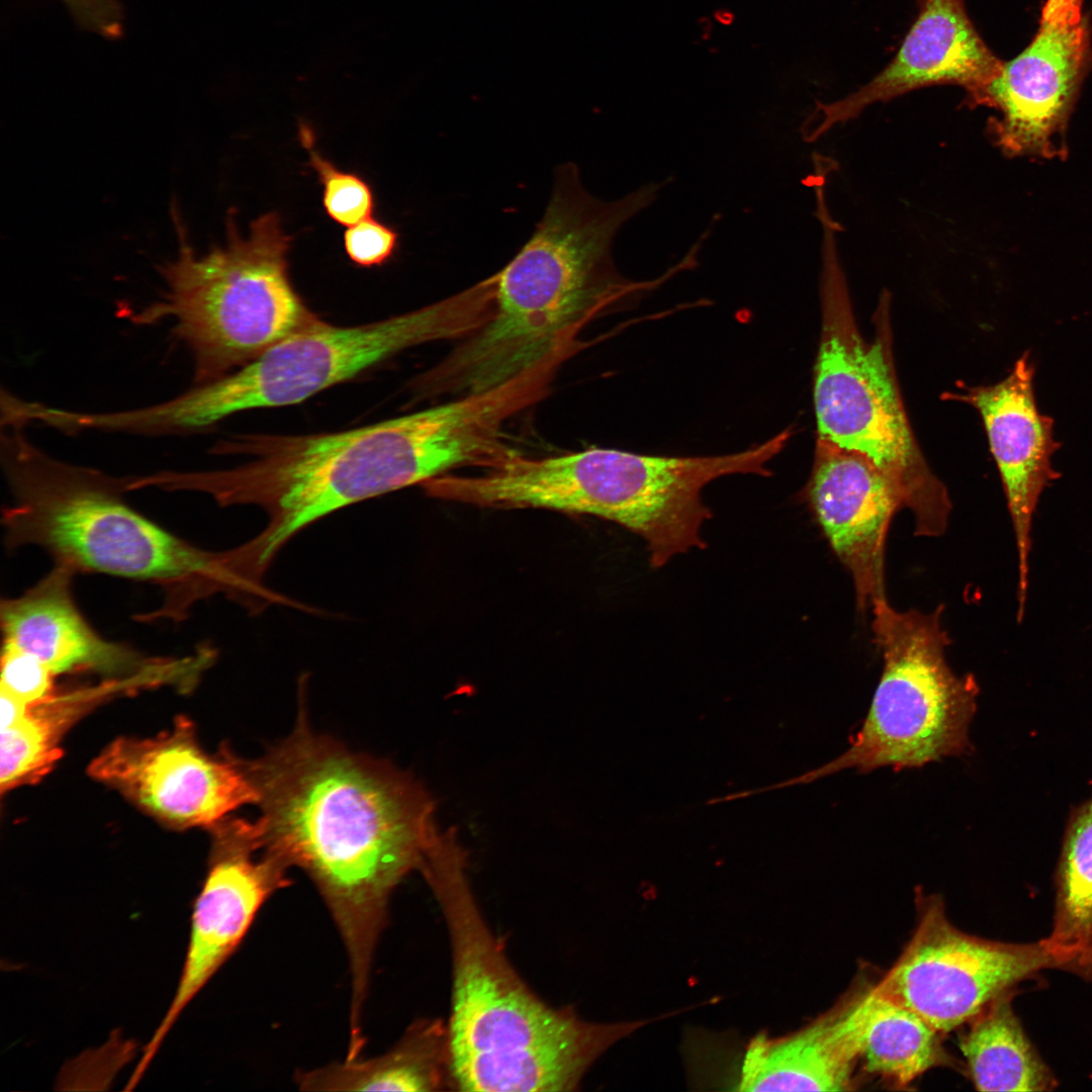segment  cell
Wrapping results in <instances>:
<instances>
[{
    "instance_id": "cell-4",
    "label": "cell",
    "mask_w": 1092,
    "mask_h": 1092,
    "mask_svg": "<svg viewBox=\"0 0 1092 1092\" xmlns=\"http://www.w3.org/2000/svg\"><path fill=\"white\" fill-rule=\"evenodd\" d=\"M212 451L248 458L210 470L206 487L220 506L266 513L267 524L246 549L268 566L291 538L326 516L460 467L466 439L456 415L438 404L340 432L238 435Z\"/></svg>"
},
{
    "instance_id": "cell-26",
    "label": "cell",
    "mask_w": 1092,
    "mask_h": 1092,
    "mask_svg": "<svg viewBox=\"0 0 1092 1092\" xmlns=\"http://www.w3.org/2000/svg\"><path fill=\"white\" fill-rule=\"evenodd\" d=\"M55 674L37 657L17 648L3 645L1 658V692L30 706L50 698L54 693Z\"/></svg>"
},
{
    "instance_id": "cell-1",
    "label": "cell",
    "mask_w": 1092,
    "mask_h": 1092,
    "mask_svg": "<svg viewBox=\"0 0 1092 1092\" xmlns=\"http://www.w3.org/2000/svg\"><path fill=\"white\" fill-rule=\"evenodd\" d=\"M246 766L263 848L314 884L348 959L350 1008L361 1012L391 895L439 831L435 801L408 772L313 732L302 701L291 734Z\"/></svg>"
},
{
    "instance_id": "cell-19",
    "label": "cell",
    "mask_w": 1092,
    "mask_h": 1092,
    "mask_svg": "<svg viewBox=\"0 0 1092 1092\" xmlns=\"http://www.w3.org/2000/svg\"><path fill=\"white\" fill-rule=\"evenodd\" d=\"M867 989L850 993L791 1033L781 1036L756 1033L731 1060L720 1083L736 1091L851 1089L860 1060Z\"/></svg>"
},
{
    "instance_id": "cell-3",
    "label": "cell",
    "mask_w": 1092,
    "mask_h": 1092,
    "mask_svg": "<svg viewBox=\"0 0 1092 1092\" xmlns=\"http://www.w3.org/2000/svg\"><path fill=\"white\" fill-rule=\"evenodd\" d=\"M456 832L429 849L420 873L444 916L452 957L447 1021L454 1089L576 1090L600 1057L650 1020L594 1022L542 1000L486 923Z\"/></svg>"
},
{
    "instance_id": "cell-25",
    "label": "cell",
    "mask_w": 1092,
    "mask_h": 1092,
    "mask_svg": "<svg viewBox=\"0 0 1092 1092\" xmlns=\"http://www.w3.org/2000/svg\"><path fill=\"white\" fill-rule=\"evenodd\" d=\"M298 133L323 186V205L330 218L349 228L373 216L374 193L367 181L356 173L338 169L323 157L314 147V134L308 125L300 123Z\"/></svg>"
},
{
    "instance_id": "cell-5",
    "label": "cell",
    "mask_w": 1092,
    "mask_h": 1092,
    "mask_svg": "<svg viewBox=\"0 0 1092 1092\" xmlns=\"http://www.w3.org/2000/svg\"><path fill=\"white\" fill-rule=\"evenodd\" d=\"M0 459L11 495L3 513L10 548L37 546L56 565L160 585V616L180 619L191 604L223 592L220 551L165 530L123 495L125 477L62 461L34 445L24 427H1Z\"/></svg>"
},
{
    "instance_id": "cell-11",
    "label": "cell",
    "mask_w": 1092,
    "mask_h": 1092,
    "mask_svg": "<svg viewBox=\"0 0 1092 1092\" xmlns=\"http://www.w3.org/2000/svg\"><path fill=\"white\" fill-rule=\"evenodd\" d=\"M912 936L876 984L940 1033L967 1024L988 1003L1034 973L1060 968L1042 940L1018 944L958 928L939 898L921 897Z\"/></svg>"
},
{
    "instance_id": "cell-14",
    "label": "cell",
    "mask_w": 1092,
    "mask_h": 1092,
    "mask_svg": "<svg viewBox=\"0 0 1092 1092\" xmlns=\"http://www.w3.org/2000/svg\"><path fill=\"white\" fill-rule=\"evenodd\" d=\"M1085 0H1046L1038 28L1015 58L1002 62L970 106L999 112L996 144L1010 155L1051 156L1092 66Z\"/></svg>"
},
{
    "instance_id": "cell-22",
    "label": "cell",
    "mask_w": 1092,
    "mask_h": 1092,
    "mask_svg": "<svg viewBox=\"0 0 1092 1092\" xmlns=\"http://www.w3.org/2000/svg\"><path fill=\"white\" fill-rule=\"evenodd\" d=\"M1056 887L1053 929L1041 940L1061 969L1092 981V797L1070 814Z\"/></svg>"
},
{
    "instance_id": "cell-2",
    "label": "cell",
    "mask_w": 1092,
    "mask_h": 1092,
    "mask_svg": "<svg viewBox=\"0 0 1092 1092\" xmlns=\"http://www.w3.org/2000/svg\"><path fill=\"white\" fill-rule=\"evenodd\" d=\"M663 187L652 182L604 201L587 192L574 164L560 165L533 234L496 272L491 317L419 377L423 391L459 396L497 386L583 344L579 334L593 320L680 270L676 265L657 280L634 282L612 257L619 230Z\"/></svg>"
},
{
    "instance_id": "cell-18",
    "label": "cell",
    "mask_w": 1092,
    "mask_h": 1092,
    "mask_svg": "<svg viewBox=\"0 0 1092 1092\" xmlns=\"http://www.w3.org/2000/svg\"><path fill=\"white\" fill-rule=\"evenodd\" d=\"M75 573L56 565L21 596L1 603L3 645L37 657L55 674L89 671L127 680H163L173 663L101 637L77 608Z\"/></svg>"
},
{
    "instance_id": "cell-9",
    "label": "cell",
    "mask_w": 1092,
    "mask_h": 1092,
    "mask_svg": "<svg viewBox=\"0 0 1092 1092\" xmlns=\"http://www.w3.org/2000/svg\"><path fill=\"white\" fill-rule=\"evenodd\" d=\"M475 325L474 307L460 292L370 324L337 327L324 321L233 372L139 407L135 424L147 436L187 434L240 412L300 403L406 349L463 339Z\"/></svg>"
},
{
    "instance_id": "cell-15",
    "label": "cell",
    "mask_w": 1092,
    "mask_h": 1092,
    "mask_svg": "<svg viewBox=\"0 0 1092 1092\" xmlns=\"http://www.w3.org/2000/svg\"><path fill=\"white\" fill-rule=\"evenodd\" d=\"M1002 62L970 19L964 0H922L891 62L856 91L832 103L818 104L817 118L807 138L818 139L872 104L929 86L962 87L970 106Z\"/></svg>"
},
{
    "instance_id": "cell-16",
    "label": "cell",
    "mask_w": 1092,
    "mask_h": 1092,
    "mask_svg": "<svg viewBox=\"0 0 1092 1092\" xmlns=\"http://www.w3.org/2000/svg\"><path fill=\"white\" fill-rule=\"evenodd\" d=\"M1034 374L1030 353L1025 351L1001 381L965 387L948 396L979 412L1000 473L1017 547L1018 621L1028 588L1032 518L1043 490L1061 476L1052 462L1061 444L1054 438L1053 418L1038 410Z\"/></svg>"
},
{
    "instance_id": "cell-21",
    "label": "cell",
    "mask_w": 1092,
    "mask_h": 1092,
    "mask_svg": "<svg viewBox=\"0 0 1092 1092\" xmlns=\"http://www.w3.org/2000/svg\"><path fill=\"white\" fill-rule=\"evenodd\" d=\"M1010 991L988 1003L967 1024L961 1051L980 1091H1051L1057 1081L1026 1037Z\"/></svg>"
},
{
    "instance_id": "cell-7",
    "label": "cell",
    "mask_w": 1092,
    "mask_h": 1092,
    "mask_svg": "<svg viewBox=\"0 0 1092 1092\" xmlns=\"http://www.w3.org/2000/svg\"><path fill=\"white\" fill-rule=\"evenodd\" d=\"M176 256L158 266L159 298L132 314L139 325L172 322V334L193 360L194 384L217 379L250 363L284 339L324 321L304 303L289 276L291 237L275 212L239 232L226 216V242L199 256L178 210Z\"/></svg>"
},
{
    "instance_id": "cell-6",
    "label": "cell",
    "mask_w": 1092,
    "mask_h": 1092,
    "mask_svg": "<svg viewBox=\"0 0 1092 1092\" xmlns=\"http://www.w3.org/2000/svg\"><path fill=\"white\" fill-rule=\"evenodd\" d=\"M780 432L749 449L716 456H652L592 448L544 458L523 453L471 474L466 500L495 509H546L614 522L646 544L653 568L706 542L712 513L702 491L730 474L769 475L767 463L785 447Z\"/></svg>"
},
{
    "instance_id": "cell-17",
    "label": "cell",
    "mask_w": 1092,
    "mask_h": 1092,
    "mask_svg": "<svg viewBox=\"0 0 1092 1092\" xmlns=\"http://www.w3.org/2000/svg\"><path fill=\"white\" fill-rule=\"evenodd\" d=\"M832 551L849 572L860 611L886 598L885 545L900 500L866 456L818 439L805 492Z\"/></svg>"
},
{
    "instance_id": "cell-8",
    "label": "cell",
    "mask_w": 1092,
    "mask_h": 1092,
    "mask_svg": "<svg viewBox=\"0 0 1092 1092\" xmlns=\"http://www.w3.org/2000/svg\"><path fill=\"white\" fill-rule=\"evenodd\" d=\"M822 229V327L815 367L814 405L818 439L869 458L914 519L915 535L938 537L951 504L944 484L927 465L912 433L895 374L889 291L875 312L876 334L862 338L837 252L841 225L830 215Z\"/></svg>"
},
{
    "instance_id": "cell-24",
    "label": "cell",
    "mask_w": 1092,
    "mask_h": 1092,
    "mask_svg": "<svg viewBox=\"0 0 1092 1092\" xmlns=\"http://www.w3.org/2000/svg\"><path fill=\"white\" fill-rule=\"evenodd\" d=\"M82 714L72 697L55 694L27 706L20 720L1 728V793L44 777L62 754L59 745L63 735Z\"/></svg>"
},
{
    "instance_id": "cell-10",
    "label": "cell",
    "mask_w": 1092,
    "mask_h": 1092,
    "mask_svg": "<svg viewBox=\"0 0 1092 1092\" xmlns=\"http://www.w3.org/2000/svg\"><path fill=\"white\" fill-rule=\"evenodd\" d=\"M872 611L883 670L862 725L844 753L789 784L846 768L921 767L971 749L979 686L973 674L959 676L946 661L950 638L941 623L943 606L931 613L897 611L884 599Z\"/></svg>"
},
{
    "instance_id": "cell-27",
    "label": "cell",
    "mask_w": 1092,
    "mask_h": 1092,
    "mask_svg": "<svg viewBox=\"0 0 1092 1092\" xmlns=\"http://www.w3.org/2000/svg\"><path fill=\"white\" fill-rule=\"evenodd\" d=\"M397 244V232L373 216L347 228L344 233L345 252L359 267L385 264L395 253Z\"/></svg>"
},
{
    "instance_id": "cell-23",
    "label": "cell",
    "mask_w": 1092,
    "mask_h": 1092,
    "mask_svg": "<svg viewBox=\"0 0 1092 1092\" xmlns=\"http://www.w3.org/2000/svg\"><path fill=\"white\" fill-rule=\"evenodd\" d=\"M940 1033L917 1013L868 987L860 1060L866 1070L905 1087L945 1060Z\"/></svg>"
},
{
    "instance_id": "cell-12",
    "label": "cell",
    "mask_w": 1092,
    "mask_h": 1092,
    "mask_svg": "<svg viewBox=\"0 0 1092 1092\" xmlns=\"http://www.w3.org/2000/svg\"><path fill=\"white\" fill-rule=\"evenodd\" d=\"M207 871L193 900L189 935L174 996L143 1049L146 1071L182 1012L233 957L263 905L291 885V867L263 848L255 821L226 817L209 828Z\"/></svg>"
},
{
    "instance_id": "cell-28",
    "label": "cell",
    "mask_w": 1092,
    "mask_h": 1092,
    "mask_svg": "<svg viewBox=\"0 0 1092 1092\" xmlns=\"http://www.w3.org/2000/svg\"><path fill=\"white\" fill-rule=\"evenodd\" d=\"M85 29L113 38L120 34L122 12L116 0H61Z\"/></svg>"
},
{
    "instance_id": "cell-20",
    "label": "cell",
    "mask_w": 1092,
    "mask_h": 1092,
    "mask_svg": "<svg viewBox=\"0 0 1092 1092\" xmlns=\"http://www.w3.org/2000/svg\"><path fill=\"white\" fill-rule=\"evenodd\" d=\"M294 1082L301 1091L309 1092L452 1090L447 1022L416 1019L386 1052L300 1070L294 1074Z\"/></svg>"
},
{
    "instance_id": "cell-13",
    "label": "cell",
    "mask_w": 1092,
    "mask_h": 1092,
    "mask_svg": "<svg viewBox=\"0 0 1092 1092\" xmlns=\"http://www.w3.org/2000/svg\"><path fill=\"white\" fill-rule=\"evenodd\" d=\"M89 775L160 821L210 828L238 808L256 804L246 760L228 746L215 753L199 743L193 724L176 720L154 737H119L89 764Z\"/></svg>"
}]
</instances>
